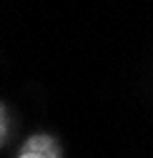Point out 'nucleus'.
I'll list each match as a JSON object with an SVG mask.
<instances>
[{
  "label": "nucleus",
  "mask_w": 153,
  "mask_h": 158,
  "mask_svg": "<svg viewBox=\"0 0 153 158\" xmlns=\"http://www.w3.org/2000/svg\"><path fill=\"white\" fill-rule=\"evenodd\" d=\"M20 153H25V156H30V158H63L58 141L50 138V135H45V133L30 135L28 141L23 143Z\"/></svg>",
  "instance_id": "obj_1"
},
{
  "label": "nucleus",
  "mask_w": 153,
  "mask_h": 158,
  "mask_svg": "<svg viewBox=\"0 0 153 158\" xmlns=\"http://www.w3.org/2000/svg\"><path fill=\"white\" fill-rule=\"evenodd\" d=\"M18 158H30V156H25V153H20V156H18Z\"/></svg>",
  "instance_id": "obj_2"
},
{
  "label": "nucleus",
  "mask_w": 153,
  "mask_h": 158,
  "mask_svg": "<svg viewBox=\"0 0 153 158\" xmlns=\"http://www.w3.org/2000/svg\"><path fill=\"white\" fill-rule=\"evenodd\" d=\"M0 133H3V121H0Z\"/></svg>",
  "instance_id": "obj_3"
}]
</instances>
